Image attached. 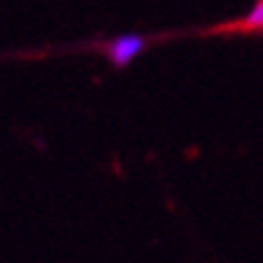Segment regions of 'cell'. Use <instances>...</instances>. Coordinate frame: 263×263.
Masks as SVG:
<instances>
[{"label":"cell","mask_w":263,"mask_h":263,"mask_svg":"<svg viewBox=\"0 0 263 263\" xmlns=\"http://www.w3.org/2000/svg\"><path fill=\"white\" fill-rule=\"evenodd\" d=\"M247 27H251V29H263V0H258L254 5V10L247 15Z\"/></svg>","instance_id":"7a4b0ae2"},{"label":"cell","mask_w":263,"mask_h":263,"mask_svg":"<svg viewBox=\"0 0 263 263\" xmlns=\"http://www.w3.org/2000/svg\"><path fill=\"white\" fill-rule=\"evenodd\" d=\"M145 51V39L143 36H138V34H123V36H116V39L106 46V56L111 61L114 65H123L133 63L140 53Z\"/></svg>","instance_id":"6da1fadb"}]
</instances>
